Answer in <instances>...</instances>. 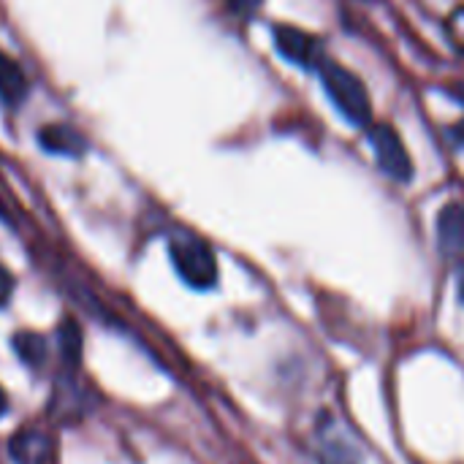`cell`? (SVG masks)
Here are the masks:
<instances>
[{
    "mask_svg": "<svg viewBox=\"0 0 464 464\" xmlns=\"http://www.w3.org/2000/svg\"><path fill=\"white\" fill-rule=\"evenodd\" d=\"M315 76L321 79V87L329 98V103L334 106V111L356 130H364L375 122V111H372V95L364 84V79L351 71L348 65H343L334 57H326L321 63V68L315 71Z\"/></svg>",
    "mask_w": 464,
    "mask_h": 464,
    "instance_id": "6da1fadb",
    "label": "cell"
},
{
    "mask_svg": "<svg viewBox=\"0 0 464 464\" xmlns=\"http://www.w3.org/2000/svg\"><path fill=\"white\" fill-rule=\"evenodd\" d=\"M362 133L367 136V144L375 155V166L381 169V174L397 185H411L416 177V163L400 130L386 120H375Z\"/></svg>",
    "mask_w": 464,
    "mask_h": 464,
    "instance_id": "7a4b0ae2",
    "label": "cell"
},
{
    "mask_svg": "<svg viewBox=\"0 0 464 464\" xmlns=\"http://www.w3.org/2000/svg\"><path fill=\"white\" fill-rule=\"evenodd\" d=\"M169 253H171V264H174L177 275L190 288L209 291L218 285V258L204 239H198L193 234H179L171 239Z\"/></svg>",
    "mask_w": 464,
    "mask_h": 464,
    "instance_id": "3957f363",
    "label": "cell"
},
{
    "mask_svg": "<svg viewBox=\"0 0 464 464\" xmlns=\"http://www.w3.org/2000/svg\"><path fill=\"white\" fill-rule=\"evenodd\" d=\"M272 41H275L277 54L288 65H294L304 73H315L321 68V63L329 57L324 38L304 30V27H296V24H277L275 22L272 24Z\"/></svg>",
    "mask_w": 464,
    "mask_h": 464,
    "instance_id": "277c9868",
    "label": "cell"
},
{
    "mask_svg": "<svg viewBox=\"0 0 464 464\" xmlns=\"http://www.w3.org/2000/svg\"><path fill=\"white\" fill-rule=\"evenodd\" d=\"M435 228H438L440 253H446L449 258L464 256V201L454 198L443 204V209L438 212Z\"/></svg>",
    "mask_w": 464,
    "mask_h": 464,
    "instance_id": "5b68a950",
    "label": "cell"
},
{
    "mask_svg": "<svg viewBox=\"0 0 464 464\" xmlns=\"http://www.w3.org/2000/svg\"><path fill=\"white\" fill-rule=\"evenodd\" d=\"M8 454L16 464H49L52 440L38 430H22L11 438Z\"/></svg>",
    "mask_w": 464,
    "mask_h": 464,
    "instance_id": "8992f818",
    "label": "cell"
},
{
    "mask_svg": "<svg viewBox=\"0 0 464 464\" xmlns=\"http://www.w3.org/2000/svg\"><path fill=\"white\" fill-rule=\"evenodd\" d=\"M38 144L52 155H68V158L82 155L84 147H87V141L68 125H46V128H41Z\"/></svg>",
    "mask_w": 464,
    "mask_h": 464,
    "instance_id": "52a82bcc",
    "label": "cell"
},
{
    "mask_svg": "<svg viewBox=\"0 0 464 464\" xmlns=\"http://www.w3.org/2000/svg\"><path fill=\"white\" fill-rule=\"evenodd\" d=\"M27 98V76L16 60L0 52V101L5 106H19Z\"/></svg>",
    "mask_w": 464,
    "mask_h": 464,
    "instance_id": "ba28073f",
    "label": "cell"
},
{
    "mask_svg": "<svg viewBox=\"0 0 464 464\" xmlns=\"http://www.w3.org/2000/svg\"><path fill=\"white\" fill-rule=\"evenodd\" d=\"M14 351H16V356H19L24 364H30V367H38V364H44V359H46V343H44V337H38V334H33V332L14 334Z\"/></svg>",
    "mask_w": 464,
    "mask_h": 464,
    "instance_id": "9c48e42d",
    "label": "cell"
},
{
    "mask_svg": "<svg viewBox=\"0 0 464 464\" xmlns=\"http://www.w3.org/2000/svg\"><path fill=\"white\" fill-rule=\"evenodd\" d=\"M60 353L68 364H79L82 356V332L73 321H63L60 324Z\"/></svg>",
    "mask_w": 464,
    "mask_h": 464,
    "instance_id": "30bf717a",
    "label": "cell"
},
{
    "mask_svg": "<svg viewBox=\"0 0 464 464\" xmlns=\"http://www.w3.org/2000/svg\"><path fill=\"white\" fill-rule=\"evenodd\" d=\"M443 33H446V41L451 44V49L457 54H464V3L462 5H454L446 19H443Z\"/></svg>",
    "mask_w": 464,
    "mask_h": 464,
    "instance_id": "8fae6325",
    "label": "cell"
},
{
    "mask_svg": "<svg viewBox=\"0 0 464 464\" xmlns=\"http://www.w3.org/2000/svg\"><path fill=\"white\" fill-rule=\"evenodd\" d=\"M264 0H226V8L237 16V19H253L261 11Z\"/></svg>",
    "mask_w": 464,
    "mask_h": 464,
    "instance_id": "7c38bea8",
    "label": "cell"
},
{
    "mask_svg": "<svg viewBox=\"0 0 464 464\" xmlns=\"http://www.w3.org/2000/svg\"><path fill=\"white\" fill-rule=\"evenodd\" d=\"M446 139H449L457 150H464V117H459L457 122H449V125H446Z\"/></svg>",
    "mask_w": 464,
    "mask_h": 464,
    "instance_id": "4fadbf2b",
    "label": "cell"
},
{
    "mask_svg": "<svg viewBox=\"0 0 464 464\" xmlns=\"http://www.w3.org/2000/svg\"><path fill=\"white\" fill-rule=\"evenodd\" d=\"M11 291H14V277H11V272L0 264V307L11 299Z\"/></svg>",
    "mask_w": 464,
    "mask_h": 464,
    "instance_id": "5bb4252c",
    "label": "cell"
},
{
    "mask_svg": "<svg viewBox=\"0 0 464 464\" xmlns=\"http://www.w3.org/2000/svg\"><path fill=\"white\" fill-rule=\"evenodd\" d=\"M457 294H459V302L464 304V266L459 269V275H457Z\"/></svg>",
    "mask_w": 464,
    "mask_h": 464,
    "instance_id": "9a60e30c",
    "label": "cell"
},
{
    "mask_svg": "<svg viewBox=\"0 0 464 464\" xmlns=\"http://www.w3.org/2000/svg\"><path fill=\"white\" fill-rule=\"evenodd\" d=\"M5 408H8V400H5V392L0 389V416L5 413Z\"/></svg>",
    "mask_w": 464,
    "mask_h": 464,
    "instance_id": "2e32d148",
    "label": "cell"
},
{
    "mask_svg": "<svg viewBox=\"0 0 464 464\" xmlns=\"http://www.w3.org/2000/svg\"><path fill=\"white\" fill-rule=\"evenodd\" d=\"M359 3H372V0H359Z\"/></svg>",
    "mask_w": 464,
    "mask_h": 464,
    "instance_id": "e0dca14e",
    "label": "cell"
},
{
    "mask_svg": "<svg viewBox=\"0 0 464 464\" xmlns=\"http://www.w3.org/2000/svg\"><path fill=\"white\" fill-rule=\"evenodd\" d=\"M462 101H464V98H462Z\"/></svg>",
    "mask_w": 464,
    "mask_h": 464,
    "instance_id": "ac0fdd59",
    "label": "cell"
}]
</instances>
